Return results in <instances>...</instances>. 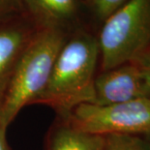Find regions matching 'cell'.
<instances>
[{"instance_id":"5","label":"cell","mask_w":150,"mask_h":150,"mask_svg":"<svg viewBox=\"0 0 150 150\" xmlns=\"http://www.w3.org/2000/svg\"><path fill=\"white\" fill-rule=\"evenodd\" d=\"M38 30L26 12L0 18V104L18 60Z\"/></svg>"},{"instance_id":"9","label":"cell","mask_w":150,"mask_h":150,"mask_svg":"<svg viewBox=\"0 0 150 150\" xmlns=\"http://www.w3.org/2000/svg\"><path fill=\"white\" fill-rule=\"evenodd\" d=\"M104 150H150V146L137 135L110 134L105 136Z\"/></svg>"},{"instance_id":"3","label":"cell","mask_w":150,"mask_h":150,"mask_svg":"<svg viewBox=\"0 0 150 150\" xmlns=\"http://www.w3.org/2000/svg\"><path fill=\"white\" fill-rule=\"evenodd\" d=\"M101 71L134 61L150 47V0H128L102 22Z\"/></svg>"},{"instance_id":"13","label":"cell","mask_w":150,"mask_h":150,"mask_svg":"<svg viewBox=\"0 0 150 150\" xmlns=\"http://www.w3.org/2000/svg\"><path fill=\"white\" fill-rule=\"evenodd\" d=\"M7 130H5L0 124V150H12L6 138Z\"/></svg>"},{"instance_id":"4","label":"cell","mask_w":150,"mask_h":150,"mask_svg":"<svg viewBox=\"0 0 150 150\" xmlns=\"http://www.w3.org/2000/svg\"><path fill=\"white\" fill-rule=\"evenodd\" d=\"M65 120L79 130L102 136L150 133V99L110 106L83 104L76 107Z\"/></svg>"},{"instance_id":"1","label":"cell","mask_w":150,"mask_h":150,"mask_svg":"<svg viewBox=\"0 0 150 150\" xmlns=\"http://www.w3.org/2000/svg\"><path fill=\"white\" fill-rule=\"evenodd\" d=\"M99 61L97 36L76 28L57 54L47 84L36 104L52 108L62 119H67L76 107L92 104Z\"/></svg>"},{"instance_id":"10","label":"cell","mask_w":150,"mask_h":150,"mask_svg":"<svg viewBox=\"0 0 150 150\" xmlns=\"http://www.w3.org/2000/svg\"><path fill=\"white\" fill-rule=\"evenodd\" d=\"M128 0H83V7L92 14L98 21L103 22Z\"/></svg>"},{"instance_id":"8","label":"cell","mask_w":150,"mask_h":150,"mask_svg":"<svg viewBox=\"0 0 150 150\" xmlns=\"http://www.w3.org/2000/svg\"><path fill=\"white\" fill-rule=\"evenodd\" d=\"M46 142V150H104L105 147V136L79 130L59 117L50 129Z\"/></svg>"},{"instance_id":"7","label":"cell","mask_w":150,"mask_h":150,"mask_svg":"<svg viewBox=\"0 0 150 150\" xmlns=\"http://www.w3.org/2000/svg\"><path fill=\"white\" fill-rule=\"evenodd\" d=\"M24 10L39 28L76 29L83 0H23Z\"/></svg>"},{"instance_id":"11","label":"cell","mask_w":150,"mask_h":150,"mask_svg":"<svg viewBox=\"0 0 150 150\" xmlns=\"http://www.w3.org/2000/svg\"><path fill=\"white\" fill-rule=\"evenodd\" d=\"M24 12L23 0H0V18Z\"/></svg>"},{"instance_id":"12","label":"cell","mask_w":150,"mask_h":150,"mask_svg":"<svg viewBox=\"0 0 150 150\" xmlns=\"http://www.w3.org/2000/svg\"><path fill=\"white\" fill-rule=\"evenodd\" d=\"M132 62L138 66L142 73V78L144 79L145 84L147 85L150 91V47Z\"/></svg>"},{"instance_id":"2","label":"cell","mask_w":150,"mask_h":150,"mask_svg":"<svg viewBox=\"0 0 150 150\" xmlns=\"http://www.w3.org/2000/svg\"><path fill=\"white\" fill-rule=\"evenodd\" d=\"M71 32L50 27L37 31L18 60L0 104V124L5 130L24 107L36 104L47 84L57 54Z\"/></svg>"},{"instance_id":"6","label":"cell","mask_w":150,"mask_h":150,"mask_svg":"<svg viewBox=\"0 0 150 150\" xmlns=\"http://www.w3.org/2000/svg\"><path fill=\"white\" fill-rule=\"evenodd\" d=\"M143 98L150 99V91L134 62L101 71L95 78L92 105L110 106Z\"/></svg>"}]
</instances>
